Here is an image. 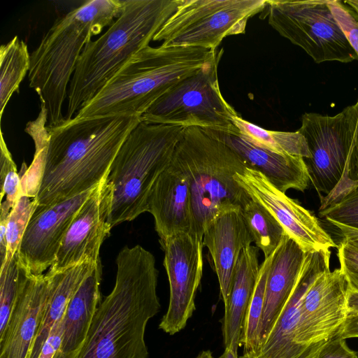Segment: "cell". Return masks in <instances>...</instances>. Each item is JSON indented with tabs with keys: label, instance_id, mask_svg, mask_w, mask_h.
<instances>
[{
	"label": "cell",
	"instance_id": "obj_4",
	"mask_svg": "<svg viewBox=\"0 0 358 358\" xmlns=\"http://www.w3.org/2000/svg\"><path fill=\"white\" fill-rule=\"evenodd\" d=\"M222 52L148 45L136 52L73 118L142 116L173 86L213 62Z\"/></svg>",
	"mask_w": 358,
	"mask_h": 358
},
{
	"label": "cell",
	"instance_id": "obj_43",
	"mask_svg": "<svg viewBox=\"0 0 358 358\" xmlns=\"http://www.w3.org/2000/svg\"><path fill=\"white\" fill-rule=\"evenodd\" d=\"M219 358H238V350L232 347L224 348V351Z\"/></svg>",
	"mask_w": 358,
	"mask_h": 358
},
{
	"label": "cell",
	"instance_id": "obj_36",
	"mask_svg": "<svg viewBox=\"0 0 358 358\" xmlns=\"http://www.w3.org/2000/svg\"><path fill=\"white\" fill-rule=\"evenodd\" d=\"M318 358H358V352L350 348L346 339L338 335L326 344Z\"/></svg>",
	"mask_w": 358,
	"mask_h": 358
},
{
	"label": "cell",
	"instance_id": "obj_6",
	"mask_svg": "<svg viewBox=\"0 0 358 358\" xmlns=\"http://www.w3.org/2000/svg\"><path fill=\"white\" fill-rule=\"evenodd\" d=\"M173 157L188 178L192 233L201 240L214 219L229 210L243 209L252 199L234 178L246 167L245 162L208 129L184 127Z\"/></svg>",
	"mask_w": 358,
	"mask_h": 358
},
{
	"label": "cell",
	"instance_id": "obj_44",
	"mask_svg": "<svg viewBox=\"0 0 358 358\" xmlns=\"http://www.w3.org/2000/svg\"><path fill=\"white\" fill-rule=\"evenodd\" d=\"M344 3L348 4L358 15V0H347Z\"/></svg>",
	"mask_w": 358,
	"mask_h": 358
},
{
	"label": "cell",
	"instance_id": "obj_28",
	"mask_svg": "<svg viewBox=\"0 0 358 358\" xmlns=\"http://www.w3.org/2000/svg\"><path fill=\"white\" fill-rule=\"evenodd\" d=\"M246 226L256 247L270 257L287 234L277 220L261 204L251 199L242 209Z\"/></svg>",
	"mask_w": 358,
	"mask_h": 358
},
{
	"label": "cell",
	"instance_id": "obj_35",
	"mask_svg": "<svg viewBox=\"0 0 358 358\" xmlns=\"http://www.w3.org/2000/svg\"><path fill=\"white\" fill-rule=\"evenodd\" d=\"M332 15L358 57V15L338 0H328Z\"/></svg>",
	"mask_w": 358,
	"mask_h": 358
},
{
	"label": "cell",
	"instance_id": "obj_22",
	"mask_svg": "<svg viewBox=\"0 0 358 358\" xmlns=\"http://www.w3.org/2000/svg\"><path fill=\"white\" fill-rule=\"evenodd\" d=\"M306 253L287 234L272 254L265 289L260 343L269 333L289 299L300 274Z\"/></svg>",
	"mask_w": 358,
	"mask_h": 358
},
{
	"label": "cell",
	"instance_id": "obj_5",
	"mask_svg": "<svg viewBox=\"0 0 358 358\" xmlns=\"http://www.w3.org/2000/svg\"><path fill=\"white\" fill-rule=\"evenodd\" d=\"M124 0L86 1L59 17L31 53L29 87L48 112V127L65 121L62 107L85 45L120 14Z\"/></svg>",
	"mask_w": 358,
	"mask_h": 358
},
{
	"label": "cell",
	"instance_id": "obj_23",
	"mask_svg": "<svg viewBox=\"0 0 358 358\" xmlns=\"http://www.w3.org/2000/svg\"><path fill=\"white\" fill-rule=\"evenodd\" d=\"M102 266L99 261L71 297L63 320V335L55 358H77L101 301Z\"/></svg>",
	"mask_w": 358,
	"mask_h": 358
},
{
	"label": "cell",
	"instance_id": "obj_32",
	"mask_svg": "<svg viewBox=\"0 0 358 358\" xmlns=\"http://www.w3.org/2000/svg\"><path fill=\"white\" fill-rule=\"evenodd\" d=\"M1 131V201L6 196V201L13 208L19 196L22 194L21 177L17 171L16 165L13 159L6 143Z\"/></svg>",
	"mask_w": 358,
	"mask_h": 358
},
{
	"label": "cell",
	"instance_id": "obj_41",
	"mask_svg": "<svg viewBox=\"0 0 358 358\" xmlns=\"http://www.w3.org/2000/svg\"><path fill=\"white\" fill-rule=\"evenodd\" d=\"M347 307L348 316L358 315V292L347 289Z\"/></svg>",
	"mask_w": 358,
	"mask_h": 358
},
{
	"label": "cell",
	"instance_id": "obj_16",
	"mask_svg": "<svg viewBox=\"0 0 358 358\" xmlns=\"http://www.w3.org/2000/svg\"><path fill=\"white\" fill-rule=\"evenodd\" d=\"M95 188L36 207L17 252L20 263L31 274H43L53 264L72 220Z\"/></svg>",
	"mask_w": 358,
	"mask_h": 358
},
{
	"label": "cell",
	"instance_id": "obj_34",
	"mask_svg": "<svg viewBox=\"0 0 358 358\" xmlns=\"http://www.w3.org/2000/svg\"><path fill=\"white\" fill-rule=\"evenodd\" d=\"M337 248L339 269L345 279L347 289L358 292V243L343 238Z\"/></svg>",
	"mask_w": 358,
	"mask_h": 358
},
{
	"label": "cell",
	"instance_id": "obj_18",
	"mask_svg": "<svg viewBox=\"0 0 358 358\" xmlns=\"http://www.w3.org/2000/svg\"><path fill=\"white\" fill-rule=\"evenodd\" d=\"M146 212L154 217L159 239L179 233H192L189 182L173 157L149 192Z\"/></svg>",
	"mask_w": 358,
	"mask_h": 358
},
{
	"label": "cell",
	"instance_id": "obj_27",
	"mask_svg": "<svg viewBox=\"0 0 358 358\" xmlns=\"http://www.w3.org/2000/svg\"><path fill=\"white\" fill-rule=\"evenodd\" d=\"M31 54L27 44L17 36L0 48V115L13 94L29 73Z\"/></svg>",
	"mask_w": 358,
	"mask_h": 358
},
{
	"label": "cell",
	"instance_id": "obj_45",
	"mask_svg": "<svg viewBox=\"0 0 358 358\" xmlns=\"http://www.w3.org/2000/svg\"><path fill=\"white\" fill-rule=\"evenodd\" d=\"M195 358H213L210 350H203L199 353Z\"/></svg>",
	"mask_w": 358,
	"mask_h": 358
},
{
	"label": "cell",
	"instance_id": "obj_9",
	"mask_svg": "<svg viewBox=\"0 0 358 358\" xmlns=\"http://www.w3.org/2000/svg\"><path fill=\"white\" fill-rule=\"evenodd\" d=\"M221 57L173 86L142 115V121L238 135L234 119L239 115L224 99L219 86Z\"/></svg>",
	"mask_w": 358,
	"mask_h": 358
},
{
	"label": "cell",
	"instance_id": "obj_3",
	"mask_svg": "<svg viewBox=\"0 0 358 358\" xmlns=\"http://www.w3.org/2000/svg\"><path fill=\"white\" fill-rule=\"evenodd\" d=\"M181 0H124L120 14L99 38L88 42L69 85L65 120L78 112L154 36Z\"/></svg>",
	"mask_w": 358,
	"mask_h": 358
},
{
	"label": "cell",
	"instance_id": "obj_19",
	"mask_svg": "<svg viewBox=\"0 0 358 358\" xmlns=\"http://www.w3.org/2000/svg\"><path fill=\"white\" fill-rule=\"evenodd\" d=\"M50 291L45 274H29L7 327L0 335V358H29L43 319Z\"/></svg>",
	"mask_w": 358,
	"mask_h": 358
},
{
	"label": "cell",
	"instance_id": "obj_17",
	"mask_svg": "<svg viewBox=\"0 0 358 358\" xmlns=\"http://www.w3.org/2000/svg\"><path fill=\"white\" fill-rule=\"evenodd\" d=\"M106 178L74 216L48 273L63 272L85 262L101 260V245L112 229L108 223L109 192Z\"/></svg>",
	"mask_w": 358,
	"mask_h": 358
},
{
	"label": "cell",
	"instance_id": "obj_10",
	"mask_svg": "<svg viewBox=\"0 0 358 358\" xmlns=\"http://www.w3.org/2000/svg\"><path fill=\"white\" fill-rule=\"evenodd\" d=\"M266 7V0H181L152 41L216 50L227 36L244 34L248 20Z\"/></svg>",
	"mask_w": 358,
	"mask_h": 358
},
{
	"label": "cell",
	"instance_id": "obj_31",
	"mask_svg": "<svg viewBox=\"0 0 358 358\" xmlns=\"http://www.w3.org/2000/svg\"><path fill=\"white\" fill-rule=\"evenodd\" d=\"M34 199L21 194L12 208L6 231L7 243L6 260L17 252L27 226L36 208Z\"/></svg>",
	"mask_w": 358,
	"mask_h": 358
},
{
	"label": "cell",
	"instance_id": "obj_1",
	"mask_svg": "<svg viewBox=\"0 0 358 358\" xmlns=\"http://www.w3.org/2000/svg\"><path fill=\"white\" fill-rule=\"evenodd\" d=\"M141 115L73 118L48 127L49 141L36 206L52 204L95 188Z\"/></svg>",
	"mask_w": 358,
	"mask_h": 358
},
{
	"label": "cell",
	"instance_id": "obj_29",
	"mask_svg": "<svg viewBox=\"0 0 358 358\" xmlns=\"http://www.w3.org/2000/svg\"><path fill=\"white\" fill-rule=\"evenodd\" d=\"M272 255L260 264L257 280L246 311L239 341L244 352L255 350L260 343V328L263 315L265 289Z\"/></svg>",
	"mask_w": 358,
	"mask_h": 358
},
{
	"label": "cell",
	"instance_id": "obj_26",
	"mask_svg": "<svg viewBox=\"0 0 358 358\" xmlns=\"http://www.w3.org/2000/svg\"><path fill=\"white\" fill-rule=\"evenodd\" d=\"M238 135L250 143L285 155L310 157L307 142L298 131L294 132L271 131L243 120L240 116L234 119Z\"/></svg>",
	"mask_w": 358,
	"mask_h": 358
},
{
	"label": "cell",
	"instance_id": "obj_38",
	"mask_svg": "<svg viewBox=\"0 0 358 358\" xmlns=\"http://www.w3.org/2000/svg\"><path fill=\"white\" fill-rule=\"evenodd\" d=\"M13 207L6 201L0 205V268L5 264L7 256V243L6 238V227Z\"/></svg>",
	"mask_w": 358,
	"mask_h": 358
},
{
	"label": "cell",
	"instance_id": "obj_14",
	"mask_svg": "<svg viewBox=\"0 0 358 358\" xmlns=\"http://www.w3.org/2000/svg\"><path fill=\"white\" fill-rule=\"evenodd\" d=\"M348 317L347 284L339 268L328 270L314 281L300 306L297 338L321 352L336 336Z\"/></svg>",
	"mask_w": 358,
	"mask_h": 358
},
{
	"label": "cell",
	"instance_id": "obj_2",
	"mask_svg": "<svg viewBox=\"0 0 358 358\" xmlns=\"http://www.w3.org/2000/svg\"><path fill=\"white\" fill-rule=\"evenodd\" d=\"M111 292L101 301L77 358H148V321L161 305L155 258L140 245L124 246L116 258Z\"/></svg>",
	"mask_w": 358,
	"mask_h": 358
},
{
	"label": "cell",
	"instance_id": "obj_30",
	"mask_svg": "<svg viewBox=\"0 0 358 358\" xmlns=\"http://www.w3.org/2000/svg\"><path fill=\"white\" fill-rule=\"evenodd\" d=\"M30 273L17 253L0 268V335L5 331L19 294Z\"/></svg>",
	"mask_w": 358,
	"mask_h": 358
},
{
	"label": "cell",
	"instance_id": "obj_8",
	"mask_svg": "<svg viewBox=\"0 0 358 358\" xmlns=\"http://www.w3.org/2000/svg\"><path fill=\"white\" fill-rule=\"evenodd\" d=\"M358 122V100L334 116L315 113L302 115L298 131L308 144L305 158L310 180L324 209L343 198L358 182L350 176Z\"/></svg>",
	"mask_w": 358,
	"mask_h": 358
},
{
	"label": "cell",
	"instance_id": "obj_42",
	"mask_svg": "<svg viewBox=\"0 0 358 358\" xmlns=\"http://www.w3.org/2000/svg\"><path fill=\"white\" fill-rule=\"evenodd\" d=\"M341 232L343 238L358 243V229L336 222L331 223Z\"/></svg>",
	"mask_w": 358,
	"mask_h": 358
},
{
	"label": "cell",
	"instance_id": "obj_25",
	"mask_svg": "<svg viewBox=\"0 0 358 358\" xmlns=\"http://www.w3.org/2000/svg\"><path fill=\"white\" fill-rule=\"evenodd\" d=\"M98 262H85L54 274L46 273L50 278L49 296L29 358H38L52 328L63 317L73 294Z\"/></svg>",
	"mask_w": 358,
	"mask_h": 358
},
{
	"label": "cell",
	"instance_id": "obj_7",
	"mask_svg": "<svg viewBox=\"0 0 358 358\" xmlns=\"http://www.w3.org/2000/svg\"><path fill=\"white\" fill-rule=\"evenodd\" d=\"M183 129L142 121L128 135L106 178L111 228L146 212L149 192L170 164Z\"/></svg>",
	"mask_w": 358,
	"mask_h": 358
},
{
	"label": "cell",
	"instance_id": "obj_39",
	"mask_svg": "<svg viewBox=\"0 0 358 358\" xmlns=\"http://www.w3.org/2000/svg\"><path fill=\"white\" fill-rule=\"evenodd\" d=\"M341 336L345 339L358 338V315L348 317L342 328Z\"/></svg>",
	"mask_w": 358,
	"mask_h": 358
},
{
	"label": "cell",
	"instance_id": "obj_24",
	"mask_svg": "<svg viewBox=\"0 0 358 358\" xmlns=\"http://www.w3.org/2000/svg\"><path fill=\"white\" fill-rule=\"evenodd\" d=\"M259 248H244L238 258L227 303L224 305L222 336L224 348H239L244 319L259 272Z\"/></svg>",
	"mask_w": 358,
	"mask_h": 358
},
{
	"label": "cell",
	"instance_id": "obj_15",
	"mask_svg": "<svg viewBox=\"0 0 358 358\" xmlns=\"http://www.w3.org/2000/svg\"><path fill=\"white\" fill-rule=\"evenodd\" d=\"M331 252H306L294 289L266 337L253 351L238 358H318L317 352L298 341L297 326L300 306L314 281L330 270Z\"/></svg>",
	"mask_w": 358,
	"mask_h": 358
},
{
	"label": "cell",
	"instance_id": "obj_33",
	"mask_svg": "<svg viewBox=\"0 0 358 358\" xmlns=\"http://www.w3.org/2000/svg\"><path fill=\"white\" fill-rule=\"evenodd\" d=\"M321 217L358 229V182L338 201L319 210Z\"/></svg>",
	"mask_w": 358,
	"mask_h": 358
},
{
	"label": "cell",
	"instance_id": "obj_13",
	"mask_svg": "<svg viewBox=\"0 0 358 358\" xmlns=\"http://www.w3.org/2000/svg\"><path fill=\"white\" fill-rule=\"evenodd\" d=\"M234 178L252 200L277 220L305 252H326L338 248L313 214L278 189L262 173L245 167Z\"/></svg>",
	"mask_w": 358,
	"mask_h": 358
},
{
	"label": "cell",
	"instance_id": "obj_21",
	"mask_svg": "<svg viewBox=\"0 0 358 358\" xmlns=\"http://www.w3.org/2000/svg\"><path fill=\"white\" fill-rule=\"evenodd\" d=\"M202 241L211 256L225 305L240 253L253 243L242 209L229 210L214 219L206 229Z\"/></svg>",
	"mask_w": 358,
	"mask_h": 358
},
{
	"label": "cell",
	"instance_id": "obj_40",
	"mask_svg": "<svg viewBox=\"0 0 358 358\" xmlns=\"http://www.w3.org/2000/svg\"><path fill=\"white\" fill-rule=\"evenodd\" d=\"M350 176L354 180H358V122L356 130L355 146L351 158Z\"/></svg>",
	"mask_w": 358,
	"mask_h": 358
},
{
	"label": "cell",
	"instance_id": "obj_12",
	"mask_svg": "<svg viewBox=\"0 0 358 358\" xmlns=\"http://www.w3.org/2000/svg\"><path fill=\"white\" fill-rule=\"evenodd\" d=\"M169 282V303L159 328L171 336L182 330L195 310V296L203 267V241L183 232L159 239Z\"/></svg>",
	"mask_w": 358,
	"mask_h": 358
},
{
	"label": "cell",
	"instance_id": "obj_11",
	"mask_svg": "<svg viewBox=\"0 0 358 358\" xmlns=\"http://www.w3.org/2000/svg\"><path fill=\"white\" fill-rule=\"evenodd\" d=\"M268 24L301 48L316 63L358 59L328 5V0H266Z\"/></svg>",
	"mask_w": 358,
	"mask_h": 358
},
{
	"label": "cell",
	"instance_id": "obj_20",
	"mask_svg": "<svg viewBox=\"0 0 358 358\" xmlns=\"http://www.w3.org/2000/svg\"><path fill=\"white\" fill-rule=\"evenodd\" d=\"M208 130L233 150L247 168L264 174L283 193L291 189L304 192L308 188L310 180L303 157L271 152L250 143L239 135Z\"/></svg>",
	"mask_w": 358,
	"mask_h": 358
},
{
	"label": "cell",
	"instance_id": "obj_37",
	"mask_svg": "<svg viewBox=\"0 0 358 358\" xmlns=\"http://www.w3.org/2000/svg\"><path fill=\"white\" fill-rule=\"evenodd\" d=\"M63 335L62 317L52 328L38 358H55L62 344Z\"/></svg>",
	"mask_w": 358,
	"mask_h": 358
}]
</instances>
